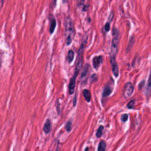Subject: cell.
<instances>
[{
    "label": "cell",
    "mask_w": 151,
    "mask_h": 151,
    "mask_svg": "<svg viewBox=\"0 0 151 151\" xmlns=\"http://www.w3.org/2000/svg\"><path fill=\"white\" fill-rule=\"evenodd\" d=\"M128 119V114H122V116H121V120L123 122H125Z\"/></svg>",
    "instance_id": "20"
},
{
    "label": "cell",
    "mask_w": 151,
    "mask_h": 151,
    "mask_svg": "<svg viewBox=\"0 0 151 151\" xmlns=\"http://www.w3.org/2000/svg\"><path fill=\"white\" fill-rule=\"evenodd\" d=\"M113 17H114V13H113V11H111V12H110V14L109 17H108L109 22H111L112 20H113Z\"/></svg>",
    "instance_id": "22"
},
{
    "label": "cell",
    "mask_w": 151,
    "mask_h": 151,
    "mask_svg": "<svg viewBox=\"0 0 151 151\" xmlns=\"http://www.w3.org/2000/svg\"><path fill=\"white\" fill-rule=\"evenodd\" d=\"M97 75L96 74H93L91 76V78H90L91 83H93L97 81Z\"/></svg>",
    "instance_id": "19"
},
{
    "label": "cell",
    "mask_w": 151,
    "mask_h": 151,
    "mask_svg": "<svg viewBox=\"0 0 151 151\" xmlns=\"http://www.w3.org/2000/svg\"><path fill=\"white\" fill-rule=\"evenodd\" d=\"M83 96L85 98L87 102H90L91 100V93L90 92V91L87 89H84L83 91Z\"/></svg>",
    "instance_id": "11"
},
{
    "label": "cell",
    "mask_w": 151,
    "mask_h": 151,
    "mask_svg": "<svg viewBox=\"0 0 151 151\" xmlns=\"http://www.w3.org/2000/svg\"><path fill=\"white\" fill-rule=\"evenodd\" d=\"M110 64L113 74L116 77H117L119 76V67L115 58H110Z\"/></svg>",
    "instance_id": "4"
},
{
    "label": "cell",
    "mask_w": 151,
    "mask_h": 151,
    "mask_svg": "<svg viewBox=\"0 0 151 151\" xmlns=\"http://www.w3.org/2000/svg\"><path fill=\"white\" fill-rule=\"evenodd\" d=\"M135 101H136V100H132L130 101L128 103L127 105V108H128V109H133V108L134 107V105H135Z\"/></svg>",
    "instance_id": "16"
},
{
    "label": "cell",
    "mask_w": 151,
    "mask_h": 151,
    "mask_svg": "<svg viewBox=\"0 0 151 151\" xmlns=\"http://www.w3.org/2000/svg\"><path fill=\"white\" fill-rule=\"evenodd\" d=\"M103 130V126H100L99 127V129H98V130H97V133H96V137H100L101 136Z\"/></svg>",
    "instance_id": "17"
},
{
    "label": "cell",
    "mask_w": 151,
    "mask_h": 151,
    "mask_svg": "<svg viewBox=\"0 0 151 151\" xmlns=\"http://www.w3.org/2000/svg\"><path fill=\"white\" fill-rule=\"evenodd\" d=\"M85 0H77L78 2V5H82L84 4Z\"/></svg>",
    "instance_id": "24"
},
{
    "label": "cell",
    "mask_w": 151,
    "mask_h": 151,
    "mask_svg": "<svg viewBox=\"0 0 151 151\" xmlns=\"http://www.w3.org/2000/svg\"><path fill=\"white\" fill-rule=\"evenodd\" d=\"M4 1H5V0H1V6H2V5H3V4H4Z\"/></svg>",
    "instance_id": "28"
},
{
    "label": "cell",
    "mask_w": 151,
    "mask_h": 151,
    "mask_svg": "<svg viewBox=\"0 0 151 151\" xmlns=\"http://www.w3.org/2000/svg\"><path fill=\"white\" fill-rule=\"evenodd\" d=\"M56 27V20L55 18H53L51 20V24H50V32L51 34H52L53 32L54 31V29Z\"/></svg>",
    "instance_id": "12"
},
{
    "label": "cell",
    "mask_w": 151,
    "mask_h": 151,
    "mask_svg": "<svg viewBox=\"0 0 151 151\" xmlns=\"http://www.w3.org/2000/svg\"><path fill=\"white\" fill-rule=\"evenodd\" d=\"M71 120H69L67 123V124H66V125H65V129H66V130L68 132H70V130H71Z\"/></svg>",
    "instance_id": "18"
},
{
    "label": "cell",
    "mask_w": 151,
    "mask_h": 151,
    "mask_svg": "<svg viewBox=\"0 0 151 151\" xmlns=\"http://www.w3.org/2000/svg\"><path fill=\"white\" fill-rule=\"evenodd\" d=\"M84 8H83V10L85 11H86L87 10V9H88V7H87V6H84Z\"/></svg>",
    "instance_id": "26"
},
{
    "label": "cell",
    "mask_w": 151,
    "mask_h": 151,
    "mask_svg": "<svg viewBox=\"0 0 151 151\" xmlns=\"http://www.w3.org/2000/svg\"><path fill=\"white\" fill-rule=\"evenodd\" d=\"M113 84H114V83L113 82L112 84L110 83V84H107V85H106V86L104 88L103 92V97H107L111 94V93L112 92V90H113Z\"/></svg>",
    "instance_id": "5"
},
{
    "label": "cell",
    "mask_w": 151,
    "mask_h": 151,
    "mask_svg": "<svg viewBox=\"0 0 151 151\" xmlns=\"http://www.w3.org/2000/svg\"><path fill=\"white\" fill-rule=\"evenodd\" d=\"M76 76H73V77L70 79L69 85H68V91L69 93L70 94H72L74 91V88L76 86Z\"/></svg>",
    "instance_id": "7"
},
{
    "label": "cell",
    "mask_w": 151,
    "mask_h": 151,
    "mask_svg": "<svg viewBox=\"0 0 151 151\" xmlns=\"http://www.w3.org/2000/svg\"><path fill=\"white\" fill-rule=\"evenodd\" d=\"M134 91V86L133 84L130 82H128L125 84L123 90V96L125 99L130 97Z\"/></svg>",
    "instance_id": "3"
},
{
    "label": "cell",
    "mask_w": 151,
    "mask_h": 151,
    "mask_svg": "<svg viewBox=\"0 0 151 151\" xmlns=\"http://www.w3.org/2000/svg\"><path fill=\"white\" fill-rule=\"evenodd\" d=\"M104 29L106 30V31L108 32L110 29V22H107L106 23L105 26H104Z\"/></svg>",
    "instance_id": "21"
},
{
    "label": "cell",
    "mask_w": 151,
    "mask_h": 151,
    "mask_svg": "<svg viewBox=\"0 0 151 151\" xmlns=\"http://www.w3.org/2000/svg\"><path fill=\"white\" fill-rule=\"evenodd\" d=\"M88 148H86V149H85V150H88Z\"/></svg>",
    "instance_id": "29"
},
{
    "label": "cell",
    "mask_w": 151,
    "mask_h": 151,
    "mask_svg": "<svg viewBox=\"0 0 151 151\" xmlns=\"http://www.w3.org/2000/svg\"><path fill=\"white\" fill-rule=\"evenodd\" d=\"M113 40L111 47V52H110V58H115L117 52V47L119 41L120 33L118 29L114 28L113 29Z\"/></svg>",
    "instance_id": "2"
},
{
    "label": "cell",
    "mask_w": 151,
    "mask_h": 151,
    "mask_svg": "<svg viewBox=\"0 0 151 151\" xmlns=\"http://www.w3.org/2000/svg\"><path fill=\"white\" fill-rule=\"evenodd\" d=\"M89 68H90V65L88 64H86L83 66V70H82L81 73V78H83L84 77H86L87 76Z\"/></svg>",
    "instance_id": "9"
},
{
    "label": "cell",
    "mask_w": 151,
    "mask_h": 151,
    "mask_svg": "<svg viewBox=\"0 0 151 151\" xmlns=\"http://www.w3.org/2000/svg\"><path fill=\"white\" fill-rule=\"evenodd\" d=\"M74 51H73L72 50H69L68 52V55H67V58H68V61L69 63H71V61H73V60L74 58Z\"/></svg>",
    "instance_id": "14"
},
{
    "label": "cell",
    "mask_w": 151,
    "mask_h": 151,
    "mask_svg": "<svg viewBox=\"0 0 151 151\" xmlns=\"http://www.w3.org/2000/svg\"><path fill=\"white\" fill-rule=\"evenodd\" d=\"M106 143L104 141H101L99 145L98 146V150H105L106 149Z\"/></svg>",
    "instance_id": "15"
},
{
    "label": "cell",
    "mask_w": 151,
    "mask_h": 151,
    "mask_svg": "<svg viewBox=\"0 0 151 151\" xmlns=\"http://www.w3.org/2000/svg\"><path fill=\"white\" fill-rule=\"evenodd\" d=\"M134 38L133 36H132L130 38V40H129V44H128V45H127V52H128L129 51V50H131V48H132V47L134 44Z\"/></svg>",
    "instance_id": "13"
},
{
    "label": "cell",
    "mask_w": 151,
    "mask_h": 151,
    "mask_svg": "<svg viewBox=\"0 0 151 151\" xmlns=\"http://www.w3.org/2000/svg\"><path fill=\"white\" fill-rule=\"evenodd\" d=\"M65 34L67 36V45H70L74 36L75 29L73 19L70 17H67L65 20Z\"/></svg>",
    "instance_id": "1"
},
{
    "label": "cell",
    "mask_w": 151,
    "mask_h": 151,
    "mask_svg": "<svg viewBox=\"0 0 151 151\" xmlns=\"http://www.w3.org/2000/svg\"><path fill=\"white\" fill-rule=\"evenodd\" d=\"M103 61V57L101 55L99 56H96L93 58V66L95 69H97L100 64L102 63Z\"/></svg>",
    "instance_id": "6"
},
{
    "label": "cell",
    "mask_w": 151,
    "mask_h": 151,
    "mask_svg": "<svg viewBox=\"0 0 151 151\" xmlns=\"http://www.w3.org/2000/svg\"><path fill=\"white\" fill-rule=\"evenodd\" d=\"M51 121L50 119H47L45 122V124L44 125V127H43V131L45 132V133L47 134L49 133L51 131Z\"/></svg>",
    "instance_id": "8"
},
{
    "label": "cell",
    "mask_w": 151,
    "mask_h": 151,
    "mask_svg": "<svg viewBox=\"0 0 151 151\" xmlns=\"http://www.w3.org/2000/svg\"><path fill=\"white\" fill-rule=\"evenodd\" d=\"M146 94L147 96L151 94V71L150 73L149 77L148 79V82L146 88Z\"/></svg>",
    "instance_id": "10"
},
{
    "label": "cell",
    "mask_w": 151,
    "mask_h": 151,
    "mask_svg": "<svg viewBox=\"0 0 151 151\" xmlns=\"http://www.w3.org/2000/svg\"><path fill=\"white\" fill-rule=\"evenodd\" d=\"M73 105H74V106H76V103H77V95H75V96H74V99H73Z\"/></svg>",
    "instance_id": "23"
},
{
    "label": "cell",
    "mask_w": 151,
    "mask_h": 151,
    "mask_svg": "<svg viewBox=\"0 0 151 151\" xmlns=\"http://www.w3.org/2000/svg\"><path fill=\"white\" fill-rule=\"evenodd\" d=\"M144 84H145V81H141V82H140V83H139V88L140 89H141V88L143 87V86Z\"/></svg>",
    "instance_id": "25"
},
{
    "label": "cell",
    "mask_w": 151,
    "mask_h": 151,
    "mask_svg": "<svg viewBox=\"0 0 151 151\" xmlns=\"http://www.w3.org/2000/svg\"><path fill=\"white\" fill-rule=\"evenodd\" d=\"M62 1H63V3H64V4H65V3H67V2H68V0H62Z\"/></svg>",
    "instance_id": "27"
}]
</instances>
